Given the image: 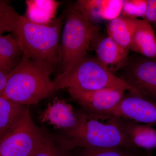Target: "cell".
<instances>
[{"mask_svg":"<svg viewBox=\"0 0 156 156\" xmlns=\"http://www.w3.org/2000/svg\"><path fill=\"white\" fill-rule=\"evenodd\" d=\"M65 15L49 25L31 22L15 11L9 2H0V33L11 32L23 56L49 65L53 69L60 62V39Z\"/></svg>","mask_w":156,"mask_h":156,"instance_id":"6da1fadb","label":"cell"},{"mask_svg":"<svg viewBox=\"0 0 156 156\" xmlns=\"http://www.w3.org/2000/svg\"><path fill=\"white\" fill-rule=\"evenodd\" d=\"M54 70L49 65L23 56L0 96L27 106L36 104L55 90L50 77Z\"/></svg>","mask_w":156,"mask_h":156,"instance_id":"7a4b0ae2","label":"cell"},{"mask_svg":"<svg viewBox=\"0 0 156 156\" xmlns=\"http://www.w3.org/2000/svg\"><path fill=\"white\" fill-rule=\"evenodd\" d=\"M53 82L55 90L66 88L95 90L116 87L141 96L136 89L107 69L96 57L86 56L63 71Z\"/></svg>","mask_w":156,"mask_h":156,"instance_id":"3957f363","label":"cell"},{"mask_svg":"<svg viewBox=\"0 0 156 156\" xmlns=\"http://www.w3.org/2000/svg\"><path fill=\"white\" fill-rule=\"evenodd\" d=\"M58 136L62 144L69 151L77 148L140 149L132 144L111 120L105 124L86 114L77 130Z\"/></svg>","mask_w":156,"mask_h":156,"instance_id":"277c9868","label":"cell"},{"mask_svg":"<svg viewBox=\"0 0 156 156\" xmlns=\"http://www.w3.org/2000/svg\"><path fill=\"white\" fill-rule=\"evenodd\" d=\"M65 15L59 62L63 71L86 57L90 45L100 30L99 26L89 22L75 6L69 8Z\"/></svg>","mask_w":156,"mask_h":156,"instance_id":"5b68a950","label":"cell"},{"mask_svg":"<svg viewBox=\"0 0 156 156\" xmlns=\"http://www.w3.org/2000/svg\"><path fill=\"white\" fill-rule=\"evenodd\" d=\"M29 106L19 122L0 140V156H33L51 134L34 122Z\"/></svg>","mask_w":156,"mask_h":156,"instance_id":"8992f818","label":"cell"},{"mask_svg":"<svg viewBox=\"0 0 156 156\" xmlns=\"http://www.w3.org/2000/svg\"><path fill=\"white\" fill-rule=\"evenodd\" d=\"M68 91L88 116L105 120L108 113L122 99L127 91L122 88L115 87L95 90L69 88Z\"/></svg>","mask_w":156,"mask_h":156,"instance_id":"52a82bcc","label":"cell"},{"mask_svg":"<svg viewBox=\"0 0 156 156\" xmlns=\"http://www.w3.org/2000/svg\"><path fill=\"white\" fill-rule=\"evenodd\" d=\"M120 78L142 97L156 102V58L130 56L119 71Z\"/></svg>","mask_w":156,"mask_h":156,"instance_id":"ba28073f","label":"cell"},{"mask_svg":"<svg viewBox=\"0 0 156 156\" xmlns=\"http://www.w3.org/2000/svg\"><path fill=\"white\" fill-rule=\"evenodd\" d=\"M113 117L156 126V102L128 92L125 93L119 103L108 113L106 120Z\"/></svg>","mask_w":156,"mask_h":156,"instance_id":"9c48e42d","label":"cell"},{"mask_svg":"<svg viewBox=\"0 0 156 156\" xmlns=\"http://www.w3.org/2000/svg\"><path fill=\"white\" fill-rule=\"evenodd\" d=\"M83 111H74L72 106L64 100L56 98L52 103L41 113L39 119L54 127L62 129L63 133L76 131L80 126L85 115Z\"/></svg>","mask_w":156,"mask_h":156,"instance_id":"30bf717a","label":"cell"},{"mask_svg":"<svg viewBox=\"0 0 156 156\" xmlns=\"http://www.w3.org/2000/svg\"><path fill=\"white\" fill-rule=\"evenodd\" d=\"M96 57L110 72L115 75L126 64L129 58L128 50L108 37L98 34L92 44Z\"/></svg>","mask_w":156,"mask_h":156,"instance_id":"8fae6325","label":"cell"},{"mask_svg":"<svg viewBox=\"0 0 156 156\" xmlns=\"http://www.w3.org/2000/svg\"><path fill=\"white\" fill-rule=\"evenodd\" d=\"M125 1L81 0L75 6L85 18L94 25L101 20L109 21L119 17Z\"/></svg>","mask_w":156,"mask_h":156,"instance_id":"7c38bea8","label":"cell"},{"mask_svg":"<svg viewBox=\"0 0 156 156\" xmlns=\"http://www.w3.org/2000/svg\"><path fill=\"white\" fill-rule=\"evenodd\" d=\"M120 128L128 140L139 148L150 150L156 147V130L133 120L113 117L110 119Z\"/></svg>","mask_w":156,"mask_h":156,"instance_id":"4fadbf2b","label":"cell"},{"mask_svg":"<svg viewBox=\"0 0 156 156\" xmlns=\"http://www.w3.org/2000/svg\"><path fill=\"white\" fill-rule=\"evenodd\" d=\"M130 50L148 58H156V36L152 25L144 19L136 20Z\"/></svg>","mask_w":156,"mask_h":156,"instance_id":"5bb4252c","label":"cell"},{"mask_svg":"<svg viewBox=\"0 0 156 156\" xmlns=\"http://www.w3.org/2000/svg\"><path fill=\"white\" fill-rule=\"evenodd\" d=\"M26 3L24 17L31 22L42 25H49L53 22L59 5L53 0H28Z\"/></svg>","mask_w":156,"mask_h":156,"instance_id":"9a60e30c","label":"cell"},{"mask_svg":"<svg viewBox=\"0 0 156 156\" xmlns=\"http://www.w3.org/2000/svg\"><path fill=\"white\" fill-rule=\"evenodd\" d=\"M28 106L0 96V140L19 122Z\"/></svg>","mask_w":156,"mask_h":156,"instance_id":"2e32d148","label":"cell"},{"mask_svg":"<svg viewBox=\"0 0 156 156\" xmlns=\"http://www.w3.org/2000/svg\"><path fill=\"white\" fill-rule=\"evenodd\" d=\"M136 19L121 15L109 21L107 26L108 36L129 51Z\"/></svg>","mask_w":156,"mask_h":156,"instance_id":"e0dca14e","label":"cell"},{"mask_svg":"<svg viewBox=\"0 0 156 156\" xmlns=\"http://www.w3.org/2000/svg\"><path fill=\"white\" fill-rule=\"evenodd\" d=\"M23 53L12 34L0 36V69L13 70L23 57Z\"/></svg>","mask_w":156,"mask_h":156,"instance_id":"ac0fdd59","label":"cell"},{"mask_svg":"<svg viewBox=\"0 0 156 156\" xmlns=\"http://www.w3.org/2000/svg\"><path fill=\"white\" fill-rule=\"evenodd\" d=\"M75 156H142L140 149L131 150L122 148H80Z\"/></svg>","mask_w":156,"mask_h":156,"instance_id":"d6986e66","label":"cell"},{"mask_svg":"<svg viewBox=\"0 0 156 156\" xmlns=\"http://www.w3.org/2000/svg\"><path fill=\"white\" fill-rule=\"evenodd\" d=\"M33 156H73L62 143L58 136L50 134L44 144Z\"/></svg>","mask_w":156,"mask_h":156,"instance_id":"ffe728a7","label":"cell"},{"mask_svg":"<svg viewBox=\"0 0 156 156\" xmlns=\"http://www.w3.org/2000/svg\"><path fill=\"white\" fill-rule=\"evenodd\" d=\"M147 8V0H127L124 1L122 15L133 19L145 18Z\"/></svg>","mask_w":156,"mask_h":156,"instance_id":"44dd1931","label":"cell"},{"mask_svg":"<svg viewBox=\"0 0 156 156\" xmlns=\"http://www.w3.org/2000/svg\"><path fill=\"white\" fill-rule=\"evenodd\" d=\"M144 20L156 29V0H147V8Z\"/></svg>","mask_w":156,"mask_h":156,"instance_id":"7402d4cb","label":"cell"},{"mask_svg":"<svg viewBox=\"0 0 156 156\" xmlns=\"http://www.w3.org/2000/svg\"><path fill=\"white\" fill-rule=\"evenodd\" d=\"M12 71L5 69H0V95L5 91Z\"/></svg>","mask_w":156,"mask_h":156,"instance_id":"603a6c76","label":"cell"},{"mask_svg":"<svg viewBox=\"0 0 156 156\" xmlns=\"http://www.w3.org/2000/svg\"><path fill=\"white\" fill-rule=\"evenodd\" d=\"M142 156H152L151 153H147L144 154Z\"/></svg>","mask_w":156,"mask_h":156,"instance_id":"cb8c5ba5","label":"cell"},{"mask_svg":"<svg viewBox=\"0 0 156 156\" xmlns=\"http://www.w3.org/2000/svg\"></svg>","mask_w":156,"mask_h":156,"instance_id":"d4e9b609","label":"cell"}]
</instances>
